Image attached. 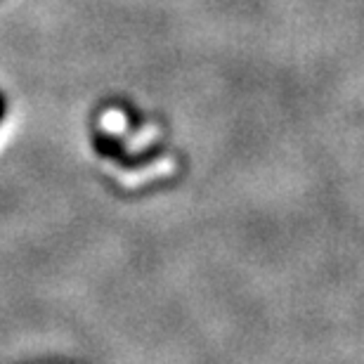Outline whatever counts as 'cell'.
<instances>
[{
  "label": "cell",
  "mask_w": 364,
  "mask_h": 364,
  "mask_svg": "<svg viewBox=\"0 0 364 364\" xmlns=\"http://www.w3.org/2000/svg\"><path fill=\"white\" fill-rule=\"evenodd\" d=\"M3 116H5V97L0 95V121H3Z\"/></svg>",
  "instance_id": "obj_1"
}]
</instances>
